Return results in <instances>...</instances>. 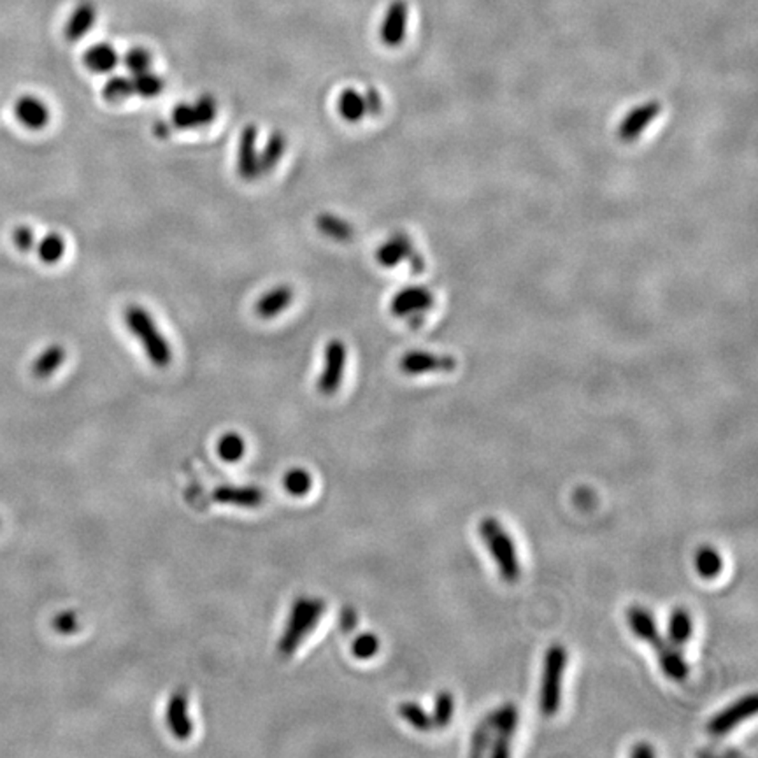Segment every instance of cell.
Wrapping results in <instances>:
<instances>
[{"label": "cell", "mask_w": 758, "mask_h": 758, "mask_svg": "<svg viewBox=\"0 0 758 758\" xmlns=\"http://www.w3.org/2000/svg\"><path fill=\"white\" fill-rule=\"evenodd\" d=\"M325 611V600L318 597H297L286 620L283 636L278 640L280 657H292L301 648L302 640L311 636V632L316 629Z\"/></svg>", "instance_id": "1"}, {"label": "cell", "mask_w": 758, "mask_h": 758, "mask_svg": "<svg viewBox=\"0 0 758 758\" xmlns=\"http://www.w3.org/2000/svg\"><path fill=\"white\" fill-rule=\"evenodd\" d=\"M123 322L132 335L141 343L144 353L155 367L164 369L172 362V348L146 309L138 304L127 306L123 311Z\"/></svg>", "instance_id": "2"}, {"label": "cell", "mask_w": 758, "mask_h": 758, "mask_svg": "<svg viewBox=\"0 0 758 758\" xmlns=\"http://www.w3.org/2000/svg\"><path fill=\"white\" fill-rule=\"evenodd\" d=\"M479 536L497 564L500 578L506 583H517L521 576V564L517 545L509 532L494 517H487L479 523Z\"/></svg>", "instance_id": "3"}, {"label": "cell", "mask_w": 758, "mask_h": 758, "mask_svg": "<svg viewBox=\"0 0 758 758\" xmlns=\"http://www.w3.org/2000/svg\"><path fill=\"white\" fill-rule=\"evenodd\" d=\"M568 669V650L564 644H551L545 653L539 708L546 718L555 716L562 706L564 674Z\"/></svg>", "instance_id": "4"}, {"label": "cell", "mask_w": 758, "mask_h": 758, "mask_svg": "<svg viewBox=\"0 0 758 758\" xmlns=\"http://www.w3.org/2000/svg\"><path fill=\"white\" fill-rule=\"evenodd\" d=\"M492 722L494 739L490 741L488 752L494 758H506L511 755V739L520 723V711L513 702H506L496 711L488 712Z\"/></svg>", "instance_id": "5"}, {"label": "cell", "mask_w": 758, "mask_h": 758, "mask_svg": "<svg viewBox=\"0 0 758 758\" xmlns=\"http://www.w3.org/2000/svg\"><path fill=\"white\" fill-rule=\"evenodd\" d=\"M434 306V295L424 286H407L390 301V312L395 318L409 320L411 327L424 325V312Z\"/></svg>", "instance_id": "6"}, {"label": "cell", "mask_w": 758, "mask_h": 758, "mask_svg": "<svg viewBox=\"0 0 758 758\" xmlns=\"http://www.w3.org/2000/svg\"><path fill=\"white\" fill-rule=\"evenodd\" d=\"M218 117V102L213 95H200L193 104L181 102L172 111V127L178 130H193L211 125Z\"/></svg>", "instance_id": "7"}, {"label": "cell", "mask_w": 758, "mask_h": 758, "mask_svg": "<svg viewBox=\"0 0 758 758\" xmlns=\"http://www.w3.org/2000/svg\"><path fill=\"white\" fill-rule=\"evenodd\" d=\"M346 356H348V350L341 339H332L331 343L325 346L323 369L320 373L318 384H316L322 395L332 397L341 388L344 371H346Z\"/></svg>", "instance_id": "8"}, {"label": "cell", "mask_w": 758, "mask_h": 758, "mask_svg": "<svg viewBox=\"0 0 758 758\" xmlns=\"http://www.w3.org/2000/svg\"><path fill=\"white\" fill-rule=\"evenodd\" d=\"M757 695L750 693L744 695L741 699H737L734 704L727 706L725 710L716 712L708 725L706 731L708 734L712 737H723V735L731 734L737 725H741L743 722L750 720L755 712H757Z\"/></svg>", "instance_id": "9"}, {"label": "cell", "mask_w": 758, "mask_h": 758, "mask_svg": "<svg viewBox=\"0 0 758 758\" xmlns=\"http://www.w3.org/2000/svg\"><path fill=\"white\" fill-rule=\"evenodd\" d=\"M376 261L384 269H394L404 261H409L415 272H424L425 261L420 253H416L409 236L397 232L390 237L384 244H381L376 251Z\"/></svg>", "instance_id": "10"}, {"label": "cell", "mask_w": 758, "mask_h": 758, "mask_svg": "<svg viewBox=\"0 0 758 758\" xmlns=\"http://www.w3.org/2000/svg\"><path fill=\"white\" fill-rule=\"evenodd\" d=\"M257 141L259 128L255 125L244 127L237 144V174L246 181L257 179L261 176Z\"/></svg>", "instance_id": "11"}, {"label": "cell", "mask_w": 758, "mask_h": 758, "mask_svg": "<svg viewBox=\"0 0 758 758\" xmlns=\"http://www.w3.org/2000/svg\"><path fill=\"white\" fill-rule=\"evenodd\" d=\"M399 367L405 376H420L428 373H451L456 369V360L448 355L409 352L401 358Z\"/></svg>", "instance_id": "12"}, {"label": "cell", "mask_w": 758, "mask_h": 758, "mask_svg": "<svg viewBox=\"0 0 758 758\" xmlns=\"http://www.w3.org/2000/svg\"><path fill=\"white\" fill-rule=\"evenodd\" d=\"M189 691L185 688L176 690L167 702L166 723L170 734L176 739H189L193 732V723L190 720Z\"/></svg>", "instance_id": "13"}, {"label": "cell", "mask_w": 758, "mask_h": 758, "mask_svg": "<svg viewBox=\"0 0 758 758\" xmlns=\"http://www.w3.org/2000/svg\"><path fill=\"white\" fill-rule=\"evenodd\" d=\"M662 113V104L659 100H650L632 109L618 128V138L623 142L636 141L648 125Z\"/></svg>", "instance_id": "14"}, {"label": "cell", "mask_w": 758, "mask_h": 758, "mask_svg": "<svg viewBox=\"0 0 758 758\" xmlns=\"http://www.w3.org/2000/svg\"><path fill=\"white\" fill-rule=\"evenodd\" d=\"M407 20H409V9L407 4L403 0H395L386 9V15L383 18L379 37L383 45L388 47H399L403 45L407 30Z\"/></svg>", "instance_id": "15"}, {"label": "cell", "mask_w": 758, "mask_h": 758, "mask_svg": "<svg viewBox=\"0 0 758 758\" xmlns=\"http://www.w3.org/2000/svg\"><path fill=\"white\" fill-rule=\"evenodd\" d=\"M15 115L28 130H43L51 118L46 102L36 95L20 97L15 104Z\"/></svg>", "instance_id": "16"}, {"label": "cell", "mask_w": 758, "mask_h": 758, "mask_svg": "<svg viewBox=\"0 0 758 758\" xmlns=\"http://www.w3.org/2000/svg\"><path fill=\"white\" fill-rule=\"evenodd\" d=\"M627 625L638 640L651 644L653 650L657 646H661L663 640H665V638H662V634L659 632V627H657V621H655L653 615L648 609L640 608V606H630L627 609Z\"/></svg>", "instance_id": "17"}, {"label": "cell", "mask_w": 758, "mask_h": 758, "mask_svg": "<svg viewBox=\"0 0 758 758\" xmlns=\"http://www.w3.org/2000/svg\"><path fill=\"white\" fill-rule=\"evenodd\" d=\"M659 663L663 674L672 681H685L690 676V665H688L683 651L680 646L672 644L671 640H663L661 646L655 648Z\"/></svg>", "instance_id": "18"}, {"label": "cell", "mask_w": 758, "mask_h": 758, "mask_svg": "<svg viewBox=\"0 0 758 758\" xmlns=\"http://www.w3.org/2000/svg\"><path fill=\"white\" fill-rule=\"evenodd\" d=\"M213 498L220 504L255 509L263 504L265 494L259 487H220L214 490Z\"/></svg>", "instance_id": "19"}, {"label": "cell", "mask_w": 758, "mask_h": 758, "mask_svg": "<svg viewBox=\"0 0 758 758\" xmlns=\"http://www.w3.org/2000/svg\"><path fill=\"white\" fill-rule=\"evenodd\" d=\"M293 302V290L288 284H278L265 292L255 304V312L263 320L280 316Z\"/></svg>", "instance_id": "20"}, {"label": "cell", "mask_w": 758, "mask_h": 758, "mask_svg": "<svg viewBox=\"0 0 758 758\" xmlns=\"http://www.w3.org/2000/svg\"><path fill=\"white\" fill-rule=\"evenodd\" d=\"M95 20H97V9H95L92 2H83L79 4L74 11H72L66 28H64V36L69 43H76L79 39H83L94 26Z\"/></svg>", "instance_id": "21"}, {"label": "cell", "mask_w": 758, "mask_h": 758, "mask_svg": "<svg viewBox=\"0 0 758 758\" xmlns=\"http://www.w3.org/2000/svg\"><path fill=\"white\" fill-rule=\"evenodd\" d=\"M118 51L109 45H95L83 53V64L95 74H108L118 66Z\"/></svg>", "instance_id": "22"}, {"label": "cell", "mask_w": 758, "mask_h": 758, "mask_svg": "<svg viewBox=\"0 0 758 758\" xmlns=\"http://www.w3.org/2000/svg\"><path fill=\"white\" fill-rule=\"evenodd\" d=\"M67 352L62 344H49L32 364V373L39 379H46L55 374L66 362Z\"/></svg>", "instance_id": "23"}, {"label": "cell", "mask_w": 758, "mask_h": 758, "mask_svg": "<svg viewBox=\"0 0 758 758\" xmlns=\"http://www.w3.org/2000/svg\"><path fill=\"white\" fill-rule=\"evenodd\" d=\"M693 636V618L685 608H676L667 623V640L676 646H685Z\"/></svg>", "instance_id": "24"}, {"label": "cell", "mask_w": 758, "mask_h": 758, "mask_svg": "<svg viewBox=\"0 0 758 758\" xmlns=\"http://www.w3.org/2000/svg\"><path fill=\"white\" fill-rule=\"evenodd\" d=\"M693 566L702 579H716L723 570V557L712 546H701L695 553Z\"/></svg>", "instance_id": "25"}, {"label": "cell", "mask_w": 758, "mask_h": 758, "mask_svg": "<svg viewBox=\"0 0 758 758\" xmlns=\"http://www.w3.org/2000/svg\"><path fill=\"white\" fill-rule=\"evenodd\" d=\"M316 229L323 234V236L331 237L332 241H339V242H348L355 236L353 227L341 216L332 213L318 214L316 218Z\"/></svg>", "instance_id": "26"}, {"label": "cell", "mask_w": 758, "mask_h": 758, "mask_svg": "<svg viewBox=\"0 0 758 758\" xmlns=\"http://www.w3.org/2000/svg\"><path fill=\"white\" fill-rule=\"evenodd\" d=\"M286 146H288V141H286V136H284L283 132H272L267 138V142L263 144V148L259 149L261 174L272 172L276 169V166L283 159Z\"/></svg>", "instance_id": "27"}, {"label": "cell", "mask_w": 758, "mask_h": 758, "mask_svg": "<svg viewBox=\"0 0 758 758\" xmlns=\"http://www.w3.org/2000/svg\"><path fill=\"white\" fill-rule=\"evenodd\" d=\"M337 109H339L341 118L350 123H358L360 119L367 117V106H365L364 94H360L355 88H346L341 92L337 100Z\"/></svg>", "instance_id": "28"}, {"label": "cell", "mask_w": 758, "mask_h": 758, "mask_svg": "<svg viewBox=\"0 0 758 758\" xmlns=\"http://www.w3.org/2000/svg\"><path fill=\"white\" fill-rule=\"evenodd\" d=\"M36 248H37L39 261H45L47 265L62 261L66 255V241L56 232L46 234L36 244Z\"/></svg>", "instance_id": "29"}, {"label": "cell", "mask_w": 758, "mask_h": 758, "mask_svg": "<svg viewBox=\"0 0 758 758\" xmlns=\"http://www.w3.org/2000/svg\"><path fill=\"white\" fill-rule=\"evenodd\" d=\"M453 714H455V697L450 691L443 690L435 695L434 701V710H432V725L435 729H446L453 722Z\"/></svg>", "instance_id": "30"}, {"label": "cell", "mask_w": 758, "mask_h": 758, "mask_svg": "<svg viewBox=\"0 0 758 758\" xmlns=\"http://www.w3.org/2000/svg\"><path fill=\"white\" fill-rule=\"evenodd\" d=\"M132 87H134V94L141 95L144 98L149 97H157L162 94L166 88L164 79L151 71L139 72V74H132Z\"/></svg>", "instance_id": "31"}, {"label": "cell", "mask_w": 758, "mask_h": 758, "mask_svg": "<svg viewBox=\"0 0 758 758\" xmlns=\"http://www.w3.org/2000/svg\"><path fill=\"white\" fill-rule=\"evenodd\" d=\"M104 98L111 104H121L127 98H130L134 95V87H132V77L127 76H113L108 79V83L104 85Z\"/></svg>", "instance_id": "32"}, {"label": "cell", "mask_w": 758, "mask_h": 758, "mask_svg": "<svg viewBox=\"0 0 758 758\" xmlns=\"http://www.w3.org/2000/svg\"><path fill=\"white\" fill-rule=\"evenodd\" d=\"M399 714L404 722H407L418 732H430L434 729L432 718L422 706L415 702H404L399 706Z\"/></svg>", "instance_id": "33"}, {"label": "cell", "mask_w": 758, "mask_h": 758, "mask_svg": "<svg viewBox=\"0 0 758 758\" xmlns=\"http://www.w3.org/2000/svg\"><path fill=\"white\" fill-rule=\"evenodd\" d=\"M244 451H246V443L236 432L225 434L218 443V455L225 462H230V464L241 460L244 456Z\"/></svg>", "instance_id": "34"}, {"label": "cell", "mask_w": 758, "mask_h": 758, "mask_svg": "<svg viewBox=\"0 0 758 758\" xmlns=\"http://www.w3.org/2000/svg\"><path fill=\"white\" fill-rule=\"evenodd\" d=\"M283 485L290 496L304 497V496H308L309 490L312 487V477L304 469H292V471L284 474Z\"/></svg>", "instance_id": "35"}, {"label": "cell", "mask_w": 758, "mask_h": 758, "mask_svg": "<svg viewBox=\"0 0 758 758\" xmlns=\"http://www.w3.org/2000/svg\"><path fill=\"white\" fill-rule=\"evenodd\" d=\"M492 722L490 716L487 714L474 729L473 737H471V755L473 757H481L488 752L490 741H492Z\"/></svg>", "instance_id": "36"}, {"label": "cell", "mask_w": 758, "mask_h": 758, "mask_svg": "<svg viewBox=\"0 0 758 758\" xmlns=\"http://www.w3.org/2000/svg\"><path fill=\"white\" fill-rule=\"evenodd\" d=\"M123 66L132 74L151 69V53L144 47H132L123 55Z\"/></svg>", "instance_id": "37"}, {"label": "cell", "mask_w": 758, "mask_h": 758, "mask_svg": "<svg viewBox=\"0 0 758 758\" xmlns=\"http://www.w3.org/2000/svg\"><path fill=\"white\" fill-rule=\"evenodd\" d=\"M379 646H381V642H379L378 638L374 634L365 632V634H360L353 640L352 651H353V655L358 661H369V659L378 655Z\"/></svg>", "instance_id": "38"}, {"label": "cell", "mask_w": 758, "mask_h": 758, "mask_svg": "<svg viewBox=\"0 0 758 758\" xmlns=\"http://www.w3.org/2000/svg\"><path fill=\"white\" fill-rule=\"evenodd\" d=\"M53 629L62 636H71L79 630V618L76 611H62L53 618Z\"/></svg>", "instance_id": "39"}, {"label": "cell", "mask_w": 758, "mask_h": 758, "mask_svg": "<svg viewBox=\"0 0 758 758\" xmlns=\"http://www.w3.org/2000/svg\"><path fill=\"white\" fill-rule=\"evenodd\" d=\"M13 242H15V246H16L20 251H24V253L30 251V250H34V248H36V244H37L34 230H32L30 227H26V225H20V227H16V229L13 230Z\"/></svg>", "instance_id": "40"}, {"label": "cell", "mask_w": 758, "mask_h": 758, "mask_svg": "<svg viewBox=\"0 0 758 758\" xmlns=\"http://www.w3.org/2000/svg\"><path fill=\"white\" fill-rule=\"evenodd\" d=\"M364 98H365V106H367V115L378 117L379 113L383 111V98H381L378 90L369 87L364 94Z\"/></svg>", "instance_id": "41"}, {"label": "cell", "mask_w": 758, "mask_h": 758, "mask_svg": "<svg viewBox=\"0 0 758 758\" xmlns=\"http://www.w3.org/2000/svg\"><path fill=\"white\" fill-rule=\"evenodd\" d=\"M356 625H358V615H356L355 609L353 608H344L341 611V620H339L341 630L344 634H350V632L355 630Z\"/></svg>", "instance_id": "42"}, {"label": "cell", "mask_w": 758, "mask_h": 758, "mask_svg": "<svg viewBox=\"0 0 758 758\" xmlns=\"http://www.w3.org/2000/svg\"><path fill=\"white\" fill-rule=\"evenodd\" d=\"M630 757L634 758H651L655 757V750L651 748V744L648 743H638L632 750H630Z\"/></svg>", "instance_id": "43"}, {"label": "cell", "mask_w": 758, "mask_h": 758, "mask_svg": "<svg viewBox=\"0 0 758 758\" xmlns=\"http://www.w3.org/2000/svg\"><path fill=\"white\" fill-rule=\"evenodd\" d=\"M153 132H155V136H159V138H167V136L170 134V127H169V123H166V121H159V123L153 127Z\"/></svg>", "instance_id": "44"}]
</instances>
